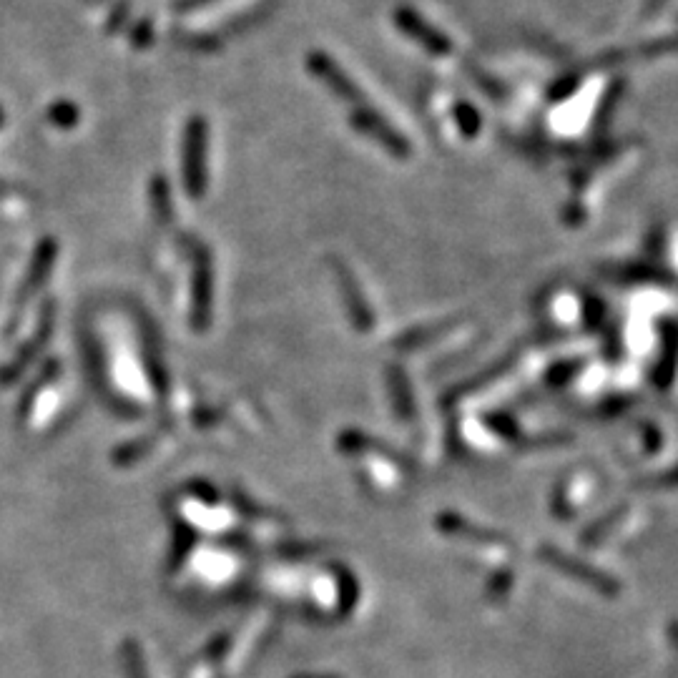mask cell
I'll list each match as a JSON object with an SVG mask.
<instances>
[{"mask_svg": "<svg viewBox=\"0 0 678 678\" xmlns=\"http://www.w3.org/2000/svg\"><path fill=\"white\" fill-rule=\"evenodd\" d=\"M51 327H53V302H46V307H43V314H41V322H38L36 337H33L28 345L21 347V352L13 357L11 365L0 367V385H13V382L21 380V377L26 375L31 362L36 360L41 347L46 345L48 337H51Z\"/></svg>", "mask_w": 678, "mask_h": 678, "instance_id": "3", "label": "cell"}, {"mask_svg": "<svg viewBox=\"0 0 678 678\" xmlns=\"http://www.w3.org/2000/svg\"><path fill=\"white\" fill-rule=\"evenodd\" d=\"M661 3H663V0H648V8H651V13L656 11V8L661 6Z\"/></svg>", "mask_w": 678, "mask_h": 678, "instance_id": "14", "label": "cell"}, {"mask_svg": "<svg viewBox=\"0 0 678 678\" xmlns=\"http://www.w3.org/2000/svg\"><path fill=\"white\" fill-rule=\"evenodd\" d=\"M151 201H154L156 219L161 224H169L171 221V194H169V181L164 176H154L151 181Z\"/></svg>", "mask_w": 678, "mask_h": 678, "instance_id": "9", "label": "cell"}, {"mask_svg": "<svg viewBox=\"0 0 678 678\" xmlns=\"http://www.w3.org/2000/svg\"><path fill=\"white\" fill-rule=\"evenodd\" d=\"M3 194H8V189H6V184H0V196Z\"/></svg>", "mask_w": 678, "mask_h": 678, "instance_id": "15", "label": "cell"}, {"mask_svg": "<svg viewBox=\"0 0 678 678\" xmlns=\"http://www.w3.org/2000/svg\"><path fill=\"white\" fill-rule=\"evenodd\" d=\"M206 149H209V126L201 116L186 124L184 134V156H181V166H184V186L189 191L191 199H201L206 189Z\"/></svg>", "mask_w": 678, "mask_h": 678, "instance_id": "1", "label": "cell"}, {"mask_svg": "<svg viewBox=\"0 0 678 678\" xmlns=\"http://www.w3.org/2000/svg\"><path fill=\"white\" fill-rule=\"evenodd\" d=\"M56 254H58L56 239H43V242L38 244L36 252H33L31 267H28V272H26V282H23L21 292H18L16 312L33 297V294L38 292V289L43 287V284L48 282L53 264H56Z\"/></svg>", "mask_w": 678, "mask_h": 678, "instance_id": "7", "label": "cell"}, {"mask_svg": "<svg viewBox=\"0 0 678 678\" xmlns=\"http://www.w3.org/2000/svg\"><path fill=\"white\" fill-rule=\"evenodd\" d=\"M48 119H51V124L61 126V129H71V126L78 124V108L73 106V103L61 101L56 103V106H51Z\"/></svg>", "mask_w": 678, "mask_h": 678, "instance_id": "12", "label": "cell"}, {"mask_svg": "<svg viewBox=\"0 0 678 678\" xmlns=\"http://www.w3.org/2000/svg\"><path fill=\"white\" fill-rule=\"evenodd\" d=\"M194 254V297H191V324L206 329L211 322V259L209 249L199 242H191Z\"/></svg>", "mask_w": 678, "mask_h": 678, "instance_id": "2", "label": "cell"}, {"mask_svg": "<svg viewBox=\"0 0 678 678\" xmlns=\"http://www.w3.org/2000/svg\"><path fill=\"white\" fill-rule=\"evenodd\" d=\"M395 23L400 26V31L405 33V36H410L412 41H417L422 48L435 53V56H445V53H450V48H452L450 38H445L440 31H437V28H432L430 23L422 21V18L412 11V8H405V6L397 8Z\"/></svg>", "mask_w": 678, "mask_h": 678, "instance_id": "6", "label": "cell"}, {"mask_svg": "<svg viewBox=\"0 0 678 678\" xmlns=\"http://www.w3.org/2000/svg\"><path fill=\"white\" fill-rule=\"evenodd\" d=\"M56 370H58V362H53V360L48 362L46 367H43V370H41V377H38V380L33 382L31 387H28L26 395H23L21 407H18V410H21V415H26V412L31 410L33 400H36V397H38V392H41V387H43V385H48V382H51L53 377H56Z\"/></svg>", "mask_w": 678, "mask_h": 678, "instance_id": "11", "label": "cell"}, {"mask_svg": "<svg viewBox=\"0 0 678 678\" xmlns=\"http://www.w3.org/2000/svg\"><path fill=\"white\" fill-rule=\"evenodd\" d=\"M352 126L370 136V139H375L380 146H385L397 159H407L410 156V144L387 121H382L375 111H370V108H357L352 113Z\"/></svg>", "mask_w": 678, "mask_h": 678, "instance_id": "4", "label": "cell"}, {"mask_svg": "<svg viewBox=\"0 0 678 678\" xmlns=\"http://www.w3.org/2000/svg\"><path fill=\"white\" fill-rule=\"evenodd\" d=\"M307 66H309V71H312L314 76H317L319 81L329 88V91L337 93L339 98H345V101H350V103H362L360 88L352 83V78L347 76V73L342 71V68H339L332 58L314 51V53H309Z\"/></svg>", "mask_w": 678, "mask_h": 678, "instance_id": "5", "label": "cell"}, {"mask_svg": "<svg viewBox=\"0 0 678 678\" xmlns=\"http://www.w3.org/2000/svg\"><path fill=\"white\" fill-rule=\"evenodd\" d=\"M390 380H392V390H395L397 415H400L402 420H412V417H415V405H412L410 387L405 385V380H402V375H400V370H397V367H392V370H390Z\"/></svg>", "mask_w": 678, "mask_h": 678, "instance_id": "10", "label": "cell"}, {"mask_svg": "<svg viewBox=\"0 0 678 678\" xmlns=\"http://www.w3.org/2000/svg\"><path fill=\"white\" fill-rule=\"evenodd\" d=\"M455 116H458L460 129H463L465 136H475V134H478L480 119H478V113H475L473 106H465V103H460L458 111H455Z\"/></svg>", "mask_w": 678, "mask_h": 678, "instance_id": "13", "label": "cell"}, {"mask_svg": "<svg viewBox=\"0 0 678 678\" xmlns=\"http://www.w3.org/2000/svg\"><path fill=\"white\" fill-rule=\"evenodd\" d=\"M337 277H339V289H342V297H345L347 312H350L355 327L362 329V332H365V329H372V324H375V317H372L370 304H365V299H362L360 287H357V282L352 279L350 269L337 267Z\"/></svg>", "mask_w": 678, "mask_h": 678, "instance_id": "8", "label": "cell"}]
</instances>
